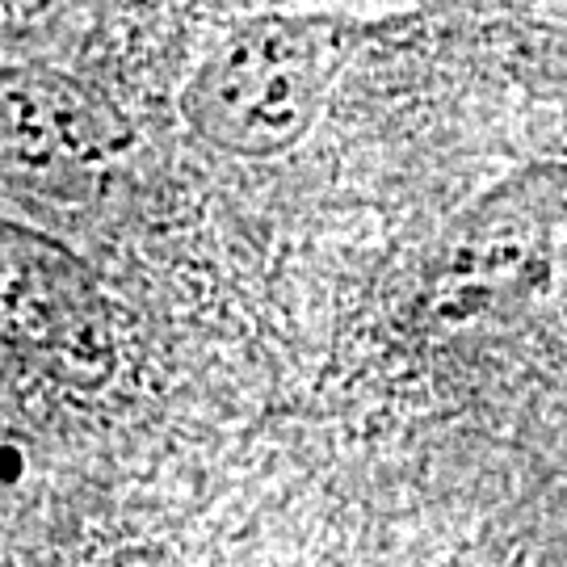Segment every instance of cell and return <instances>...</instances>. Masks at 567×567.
Returning a JSON list of instances; mask_svg holds the SVG:
<instances>
[{"label": "cell", "mask_w": 567, "mask_h": 567, "mask_svg": "<svg viewBox=\"0 0 567 567\" xmlns=\"http://www.w3.org/2000/svg\"><path fill=\"white\" fill-rule=\"evenodd\" d=\"M81 567H185L173 550L156 547V543H105V547H93L81 559Z\"/></svg>", "instance_id": "obj_5"}, {"label": "cell", "mask_w": 567, "mask_h": 567, "mask_svg": "<svg viewBox=\"0 0 567 567\" xmlns=\"http://www.w3.org/2000/svg\"><path fill=\"white\" fill-rule=\"evenodd\" d=\"M131 147V122L97 84L47 63L0 68V161L25 177H81Z\"/></svg>", "instance_id": "obj_4"}, {"label": "cell", "mask_w": 567, "mask_h": 567, "mask_svg": "<svg viewBox=\"0 0 567 567\" xmlns=\"http://www.w3.org/2000/svg\"><path fill=\"white\" fill-rule=\"evenodd\" d=\"M0 349L68 386L110 383L118 328L93 269L47 231L0 219Z\"/></svg>", "instance_id": "obj_3"}, {"label": "cell", "mask_w": 567, "mask_h": 567, "mask_svg": "<svg viewBox=\"0 0 567 567\" xmlns=\"http://www.w3.org/2000/svg\"><path fill=\"white\" fill-rule=\"evenodd\" d=\"M567 252V168H526L463 210L429 269V316L484 324L543 295Z\"/></svg>", "instance_id": "obj_2"}, {"label": "cell", "mask_w": 567, "mask_h": 567, "mask_svg": "<svg viewBox=\"0 0 567 567\" xmlns=\"http://www.w3.org/2000/svg\"><path fill=\"white\" fill-rule=\"evenodd\" d=\"M358 30L328 18L261 13L231 25L182 89L185 126L215 152L274 161L316 131Z\"/></svg>", "instance_id": "obj_1"}]
</instances>
